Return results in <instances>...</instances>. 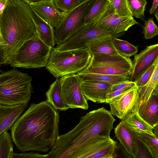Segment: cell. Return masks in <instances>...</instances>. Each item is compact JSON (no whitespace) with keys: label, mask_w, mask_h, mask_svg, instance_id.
I'll return each mask as SVG.
<instances>
[{"label":"cell","mask_w":158,"mask_h":158,"mask_svg":"<svg viewBox=\"0 0 158 158\" xmlns=\"http://www.w3.org/2000/svg\"><path fill=\"white\" fill-rule=\"evenodd\" d=\"M77 74L81 82L86 81H95L108 83L112 85L130 80L129 76L92 73H77Z\"/></svg>","instance_id":"24"},{"label":"cell","mask_w":158,"mask_h":158,"mask_svg":"<svg viewBox=\"0 0 158 158\" xmlns=\"http://www.w3.org/2000/svg\"><path fill=\"white\" fill-rule=\"evenodd\" d=\"M55 5L59 10L69 12L74 9L85 0H53Z\"/></svg>","instance_id":"32"},{"label":"cell","mask_w":158,"mask_h":158,"mask_svg":"<svg viewBox=\"0 0 158 158\" xmlns=\"http://www.w3.org/2000/svg\"><path fill=\"white\" fill-rule=\"evenodd\" d=\"M157 60L135 81L138 90L146 85L149 80L154 69Z\"/></svg>","instance_id":"34"},{"label":"cell","mask_w":158,"mask_h":158,"mask_svg":"<svg viewBox=\"0 0 158 158\" xmlns=\"http://www.w3.org/2000/svg\"><path fill=\"white\" fill-rule=\"evenodd\" d=\"M27 105V103L13 106L0 104V135L11 129Z\"/></svg>","instance_id":"18"},{"label":"cell","mask_w":158,"mask_h":158,"mask_svg":"<svg viewBox=\"0 0 158 158\" xmlns=\"http://www.w3.org/2000/svg\"><path fill=\"white\" fill-rule=\"evenodd\" d=\"M115 121L110 111L102 107L82 116L72 130L59 135L48 154L50 158H69L95 138H110Z\"/></svg>","instance_id":"3"},{"label":"cell","mask_w":158,"mask_h":158,"mask_svg":"<svg viewBox=\"0 0 158 158\" xmlns=\"http://www.w3.org/2000/svg\"><path fill=\"white\" fill-rule=\"evenodd\" d=\"M103 158H113V156H110V157H105Z\"/></svg>","instance_id":"45"},{"label":"cell","mask_w":158,"mask_h":158,"mask_svg":"<svg viewBox=\"0 0 158 158\" xmlns=\"http://www.w3.org/2000/svg\"><path fill=\"white\" fill-rule=\"evenodd\" d=\"M12 140L7 131L0 135V158H10L13 152Z\"/></svg>","instance_id":"28"},{"label":"cell","mask_w":158,"mask_h":158,"mask_svg":"<svg viewBox=\"0 0 158 158\" xmlns=\"http://www.w3.org/2000/svg\"><path fill=\"white\" fill-rule=\"evenodd\" d=\"M132 88V87H127L122 89L118 90L111 92L107 93L106 95V103L113 98L127 92Z\"/></svg>","instance_id":"39"},{"label":"cell","mask_w":158,"mask_h":158,"mask_svg":"<svg viewBox=\"0 0 158 158\" xmlns=\"http://www.w3.org/2000/svg\"><path fill=\"white\" fill-rule=\"evenodd\" d=\"M109 2V0H96L86 16L85 25L94 23Z\"/></svg>","instance_id":"27"},{"label":"cell","mask_w":158,"mask_h":158,"mask_svg":"<svg viewBox=\"0 0 158 158\" xmlns=\"http://www.w3.org/2000/svg\"><path fill=\"white\" fill-rule=\"evenodd\" d=\"M116 142L110 138L98 137L74 152L69 158H103L113 156Z\"/></svg>","instance_id":"12"},{"label":"cell","mask_w":158,"mask_h":158,"mask_svg":"<svg viewBox=\"0 0 158 158\" xmlns=\"http://www.w3.org/2000/svg\"><path fill=\"white\" fill-rule=\"evenodd\" d=\"M154 136L158 140V122L153 129Z\"/></svg>","instance_id":"42"},{"label":"cell","mask_w":158,"mask_h":158,"mask_svg":"<svg viewBox=\"0 0 158 158\" xmlns=\"http://www.w3.org/2000/svg\"><path fill=\"white\" fill-rule=\"evenodd\" d=\"M45 94L46 101L56 110L65 111L70 108L63 99L59 78L51 84Z\"/></svg>","instance_id":"22"},{"label":"cell","mask_w":158,"mask_h":158,"mask_svg":"<svg viewBox=\"0 0 158 158\" xmlns=\"http://www.w3.org/2000/svg\"><path fill=\"white\" fill-rule=\"evenodd\" d=\"M114 132L115 137L125 150L134 157L136 150L139 134L131 130L123 120L115 128Z\"/></svg>","instance_id":"17"},{"label":"cell","mask_w":158,"mask_h":158,"mask_svg":"<svg viewBox=\"0 0 158 158\" xmlns=\"http://www.w3.org/2000/svg\"><path fill=\"white\" fill-rule=\"evenodd\" d=\"M59 114L47 101L32 103L11 129L12 140L23 152H48L59 136Z\"/></svg>","instance_id":"1"},{"label":"cell","mask_w":158,"mask_h":158,"mask_svg":"<svg viewBox=\"0 0 158 158\" xmlns=\"http://www.w3.org/2000/svg\"><path fill=\"white\" fill-rule=\"evenodd\" d=\"M133 16L143 20L144 12L148 3L146 0H127Z\"/></svg>","instance_id":"30"},{"label":"cell","mask_w":158,"mask_h":158,"mask_svg":"<svg viewBox=\"0 0 158 158\" xmlns=\"http://www.w3.org/2000/svg\"><path fill=\"white\" fill-rule=\"evenodd\" d=\"M94 23L101 30L117 38L123 35L132 26L139 24L133 17H122L117 15L110 2Z\"/></svg>","instance_id":"9"},{"label":"cell","mask_w":158,"mask_h":158,"mask_svg":"<svg viewBox=\"0 0 158 158\" xmlns=\"http://www.w3.org/2000/svg\"><path fill=\"white\" fill-rule=\"evenodd\" d=\"M117 15L122 17H132L127 0H109Z\"/></svg>","instance_id":"31"},{"label":"cell","mask_w":158,"mask_h":158,"mask_svg":"<svg viewBox=\"0 0 158 158\" xmlns=\"http://www.w3.org/2000/svg\"><path fill=\"white\" fill-rule=\"evenodd\" d=\"M123 120L131 130L135 132L154 136V129L139 115L137 108Z\"/></svg>","instance_id":"23"},{"label":"cell","mask_w":158,"mask_h":158,"mask_svg":"<svg viewBox=\"0 0 158 158\" xmlns=\"http://www.w3.org/2000/svg\"><path fill=\"white\" fill-rule=\"evenodd\" d=\"M59 81L63 99L70 108L88 109V100L81 90L77 74L65 75Z\"/></svg>","instance_id":"10"},{"label":"cell","mask_w":158,"mask_h":158,"mask_svg":"<svg viewBox=\"0 0 158 158\" xmlns=\"http://www.w3.org/2000/svg\"><path fill=\"white\" fill-rule=\"evenodd\" d=\"M110 36L116 37L101 30L93 23L85 25L65 42L61 45H57L55 48L60 51L86 48V45L92 41Z\"/></svg>","instance_id":"11"},{"label":"cell","mask_w":158,"mask_h":158,"mask_svg":"<svg viewBox=\"0 0 158 158\" xmlns=\"http://www.w3.org/2000/svg\"><path fill=\"white\" fill-rule=\"evenodd\" d=\"M52 48L45 44L38 34L24 43L10 65L14 68H40L46 67Z\"/></svg>","instance_id":"6"},{"label":"cell","mask_w":158,"mask_h":158,"mask_svg":"<svg viewBox=\"0 0 158 158\" xmlns=\"http://www.w3.org/2000/svg\"><path fill=\"white\" fill-rule=\"evenodd\" d=\"M138 139L146 147L154 158H158V140L154 136L139 134Z\"/></svg>","instance_id":"29"},{"label":"cell","mask_w":158,"mask_h":158,"mask_svg":"<svg viewBox=\"0 0 158 158\" xmlns=\"http://www.w3.org/2000/svg\"><path fill=\"white\" fill-rule=\"evenodd\" d=\"M91 55L87 48L60 51L52 48L46 69L55 78L77 74L89 64Z\"/></svg>","instance_id":"5"},{"label":"cell","mask_w":158,"mask_h":158,"mask_svg":"<svg viewBox=\"0 0 158 158\" xmlns=\"http://www.w3.org/2000/svg\"><path fill=\"white\" fill-rule=\"evenodd\" d=\"M10 158H50L48 154L42 155L38 153L30 152L16 153L13 152Z\"/></svg>","instance_id":"36"},{"label":"cell","mask_w":158,"mask_h":158,"mask_svg":"<svg viewBox=\"0 0 158 158\" xmlns=\"http://www.w3.org/2000/svg\"><path fill=\"white\" fill-rule=\"evenodd\" d=\"M132 68L131 60L120 54L94 55L87 66L78 73L130 77Z\"/></svg>","instance_id":"7"},{"label":"cell","mask_w":158,"mask_h":158,"mask_svg":"<svg viewBox=\"0 0 158 158\" xmlns=\"http://www.w3.org/2000/svg\"><path fill=\"white\" fill-rule=\"evenodd\" d=\"M158 6V0H153L152 6L149 10V13L150 14L154 13L157 9V7Z\"/></svg>","instance_id":"41"},{"label":"cell","mask_w":158,"mask_h":158,"mask_svg":"<svg viewBox=\"0 0 158 158\" xmlns=\"http://www.w3.org/2000/svg\"><path fill=\"white\" fill-rule=\"evenodd\" d=\"M133 158H154L144 144L138 139L136 150Z\"/></svg>","instance_id":"35"},{"label":"cell","mask_w":158,"mask_h":158,"mask_svg":"<svg viewBox=\"0 0 158 158\" xmlns=\"http://www.w3.org/2000/svg\"><path fill=\"white\" fill-rule=\"evenodd\" d=\"M96 0H85L68 13L63 20L54 28L56 43L57 45L63 44L85 25L86 16Z\"/></svg>","instance_id":"8"},{"label":"cell","mask_w":158,"mask_h":158,"mask_svg":"<svg viewBox=\"0 0 158 158\" xmlns=\"http://www.w3.org/2000/svg\"><path fill=\"white\" fill-rule=\"evenodd\" d=\"M158 85V59L149 80L146 85L138 90L139 94V99L138 105L147 101Z\"/></svg>","instance_id":"25"},{"label":"cell","mask_w":158,"mask_h":158,"mask_svg":"<svg viewBox=\"0 0 158 158\" xmlns=\"http://www.w3.org/2000/svg\"><path fill=\"white\" fill-rule=\"evenodd\" d=\"M113 36L107 37L92 41L86 46L91 56L97 54H118L112 42Z\"/></svg>","instance_id":"21"},{"label":"cell","mask_w":158,"mask_h":158,"mask_svg":"<svg viewBox=\"0 0 158 158\" xmlns=\"http://www.w3.org/2000/svg\"><path fill=\"white\" fill-rule=\"evenodd\" d=\"M139 94L136 86L107 102L111 114L123 120L137 107Z\"/></svg>","instance_id":"13"},{"label":"cell","mask_w":158,"mask_h":158,"mask_svg":"<svg viewBox=\"0 0 158 158\" xmlns=\"http://www.w3.org/2000/svg\"><path fill=\"white\" fill-rule=\"evenodd\" d=\"M136 86V84L135 82L131 81L130 80L124 81L112 85L108 93L111 92L118 90L122 89L127 87H133Z\"/></svg>","instance_id":"38"},{"label":"cell","mask_w":158,"mask_h":158,"mask_svg":"<svg viewBox=\"0 0 158 158\" xmlns=\"http://www.w3.org/2000/svg\"><path fill=\"white\" fill-rule=\"evenodd\" d=\"M142 33L145 39H150L158 35V27L153 18H150L145 22Z\"/></svg>","instance_id":"33"},{"label":"cell","mask_w":158,"mask_h":158,"mask_svg":"<svg viewBox=\"0 0 158 158\" xmlns=\"http://www.w3.org/2000/svg\"><path fill=\"white\" fill-rule=\"evenodd\" d=\"M154 15L158 22V8L154 13Z\"/></svg>","instance_id":"43"},{"label":"cell","mask_w":158,"mask_h":158,"mask_svg":"<svg viewBox=\"0 0 158 158\" xmlns=\"http://www.w3.org/2000/svg\"><path fill=\"white\" fill-rule=\"evenodd\" d=\"M112 42L115 48L120 54L128 58L137 54L138 47L126 41L113 37Z\"/></svg>","instance_id":"26"},{"label":"cell","mask_w":158,"mask_h":158,"mask_svg":"<svg viewBox=\"0 0 158 158\" xmlns=\"http://www.w3.org/2000/svg\"><path fill=\"white\" fill-rule=\"evenodd\" d=\"M158 59V43L146 47L134 56L129 80L135 82Z\"/></svg>","instance_id":"15"},{"label":"cell","mask_w":158,"mask_h":158,"mask_svg":"<svg viewBox=\"0 0 158 158\" xmlns=\"http://www.w3.org/2000/svg\"><path fill=\"white\" fill-rule=\"evenodd\" d=\"M32 77L16 69L0 74V104L13 106L28 103L31 99Z\"/></svg>","instance_id":"4"},{"label":"cell","mask_w":158,"mask_h":158,"mask_svg":"<svg viewBox=\"0 0 158 158\" xmlns=\"http://www.w3.org/2000/svg\"><path fill=\"white\" fill-rule=\"evenodd\" d=\"M9 0H0V15L3 12L8 5Z\"/></svg>","instance_id":"40"},{"label":"cell","mask_w":158,"mask_h":158,"mask_svg":"<svg viewBox=\"0 0 158 158\" xmlns=\"http://www.w3.org/2000/svg\"><path fill=\"white\" fill-rule=\"evenodd\" d=\"M32 11L56 28L68 12H63L56 6L53 0H25Z\"/></svg>","instance_id":"14"},{"label":"cell","mask_w":158,"mask_h":158,"mask_svg":"<svg viewBox=\"0 0 158 158\" xmlns=\"http://www.w3.org/2000/svg\"><path fill=\"white\" fill-rule=\"evenodd\" d=\"M154 91H155L158 94V85L154 90Z\"/></svg>","instance_id":"44"},{"label":"cell","mask_w":158,"mask_h":158,"mask_svg":"<svg viewBox=\"0 0 158 158\" xmlns=\"http://www.w3.org/2000/svg\"><path fill=\"white\" fill-rule=\"evenodd\" d=\"M112 85L95 81H86L80 82L81 90L87 99L98 103H106V94Z\"/></svg>","instance_id":"16"},{"label":"cell","mask_w":158,"mask_h":158,"mask_svg":"<svg viewBox=\"0 0 158 158\" xmlns=\"http://www.w3.org/2000/svg\"><path fill=\"white\" fill-rule=\"evenodd\" d=\"M139 115L153 129L158 122V94L153 91L148 99L138 105Z\"/></svg>","instance_id":"19"},{"label":"cell","mask_w":158,"mask_h":158,"mask_svg":"<svg viewBox=\"0 0 158 158\" xmlns=\"http://www.w3.org/2000/svg\"><path fill=\"white\" fill-rule=\"evenodd\" d=\"M34 13V20L39 36L47 45L52 48H55L56 43L54 27L49 23Z\"/></svg>","instance_id":"20"},{"label":"cell","mask_w":158,"mask_h":158,"mask_svg":"<svg viewBox=\"0 0 158 158\" xmlns=\"http://www.w3.org/2000/svg\"><path fill=\"white\" fill-rule=\"evenodd\" d=\"M113 158H133L127 152L119 142H116V147L113 155Z\"/></svg>","instance_id":"37"},{"label":"cell","mask_w":158,"mask_h":158,"mask_svg":"<svg viewBox=\"0 0 158 158\" xmlns=\"http://www.w3.org/2000/svg\"><path fill=\"white\" fill-rule=\"evenodd\" d=\"M34 14L25 0H9L0 15V64H10L19 50L37 35Z\"/></svg>","instance_id":"2"}]
</instances>
